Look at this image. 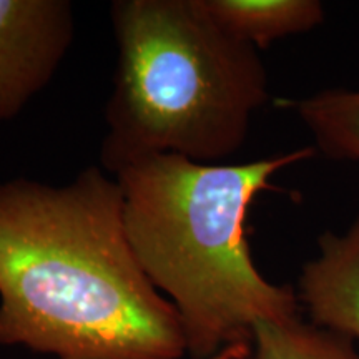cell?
Returning a JSON list of instances; mask_svg holds the SVG:
<instances>
[{"mask_svg":"<svg viewBox=\"0 0 359 359\" xmlns=\"http://www.w3.org/2000/svg\"><path fill=\"white\" fill-rule=\"evenodd\" d=\"M0 346L58 359H182L177 309L130 245L114 175L0 183Z\"/></svg>","mask_w":359,"mask_h":359,"instance_id":"6da1fadb","label":"cell"},{"mask_svg":"<svg viewBox=\"0 0 359 359\" xmlns=\"http://www.w3.org/2000/svg\"><path fill=\"white\" fill-rule=\"evenodd\" d=\"M314 151L240 165L150 155L114 175L135 257L177 309L191 359H213L251 341L262 321L299 316L293 286L268 281L255 264L246 217L258 193L275 190L273 175Z\"/></svg>","mask_w":359,"mask_h":359,"instance_id":"7a4b0ae2","label":"cell"},{"mask_svg":"<svg viewBox=\"0 0 359 359\" xmlns=\"http://www.w3.org/2000/svg\"><path fill=\"white\" fill-rule=\"evenodd\" d=\"M118 48L100 167L150 155L212 163L240 150L269 98L258 48L215 24L200 0H116Z\"/></svg>","mask_w":359,"mask_h":359,"instance_id":"3957f363","label":"cell"},{"mask_svg":"<svg viewBox=\"0 0 359 359\" xmlns=\"http://www.w3.org/2000/svg\"><path fill=\"white\" fill-rule=\"evenodd\" d=\"M75 39L67 0H0V122L48 87Z\"/></svg>","mask_w":359,"mask_h":359,"instance_id":"277c9868","label":"cell"},{"mask_svg":"<svg viewBox=\"0 0 359 359\" xmlns=\"http://www.w3.org/2000/svg\"><path fill=\"white\" fill-rule=\"evenodd\" d=\"M320 255L304 264L298 299L313 325L359 341V217L344 235L326 231Z\"/></svg>","mask_w":359,"mask_h":359,"instance_id":"5b68a950","label":"cell"},{"mask_svg":"<svg viewBox=\"0 0 359 359\" xmlns=\"http://www.w3.org/2000/svg\"><path fill=\"white\" fill-rule=\"evenodd\" d=\"M215 24L255 48L306 34L325 20L318 0H200Z\"/></svg>","mask_w":359,"mask_h":359,"instance_id":"8992f818","label":"cell"},{"mask_svg":"<svg viewBox=\"0 0 359 359\" xmlns=\"http://www.w3.org/2000/svg\"><path fill=\"white\" fill-rule=\"evenodd\" d=\"M286 105L313 135L314 150L331 160L359 161V90L327 88Z\"/></svg>","mask_w":359,"mask_h":359,"instance_id":"52a82bcc","label":"cell"},{"mask_svg":"<svg viewBox=\"0 0 359 359\" xmlns=\"http://www.w3.org/2000/svg\"><path fill=\"white\" fill-rule=\"evenodd\" d=\"M251 344V359H359V349L351 338L299 316L258 323Z\"/></svg>","mask_w":359,"mask_h":359,"instance_id":"ba28073f","label":"cell"},{"mask_svg":"<svg viewBox=\"0 0 359 359\" xmlns=\"http://www.w3.org/2000/svg\"><path fill=\"white\" fill-rule=\"evenodd\" d=\"M251 356H253V344L251 341H245V343L231 344L213 359H251Z\"/></svg>","mask_w":359,"mask_h":359,"instance_id":"9c48e42d","label":"cell"}]
</instances>
